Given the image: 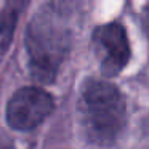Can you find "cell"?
Masks as SVG:
<instances>
[{
    "label": "cell",
    "instance_id": "277c9868",
    "mask_svg": "<svg viewBox=\"0 0 149 149\" xmlns=\"http://www.w3.org/2000/svg\"><path fill=\"white\" fill-rule=\"evenodd\" d=\"M93 45L106 77L117 75L130 59V43L125 27L117 23H107L93 32Z\"/></svg>",
    "mask_w": 149,
    "mask_h": 149
},
{
    "label": "cell",
    "instance_id": "5b68a950",
    "mask_svg": "<svg viewBox=\"0 0 149 149\" xmlns=\"http://www.w3.org/2000/svg\"><path fill=\"white\" fill-rule=\"evenodd\" d=\"M18 19V10H16V5L10 3L7 5L2 15H0V48L7 50L8 45L11 42V37H13L15 32V24H16Z\"/></svg>",
    "mask_w": 149,
    "mask_h": 149
},
{
    "label": "cell",
    "instance_id": "6da1fadb",
    "mask_svg": "<svg viewBox=\"0 0 149 149\" xmlns=\"http://www.w3.org/2000/svg\"><path fill=\"white\" fill-rule=\"evenodd\" d=\"M26 47L34 79L42 84H50L69 52L71 32L58 13L47 8L31 21L26 34Z\"/></svg>",
    "mask_w": 149,
    "mask_h": 149
},
{
    "label": "cell",
    "instance_id": "3957f363",
    "mask_svg": "<svg viewBox=\"0 0 149 149\" xmlns=\"http://www.w3.org/2000/svg\"><path fill=\"white\" fill-rule=\"evenodd\" d=\"M53 107V98L45 90L21 88L7 106V120L16 130H32L52 114Z\"/></svg>",
    "mask_w": 149,
    "mask_h": 149
},
{
    "label": "cell",
    "instance_id": "8992f818",
    "mask_svg": "<svg viewBox=\"0 0 149 149\" xmlns=\"http://www.w3.org/2000/svg\"><path fill=\"white\" fill-rule=\"evenodd\" d=\"M0 149H15L8 138H0Z\"/></svg>",
    "mask_w": 149,
    "mask_h": 149
},
{
    "label": "cell",
    "instance_id": "7a4b0ae2",
    "mask_svg": "<svg viewBox=\"0 0 149 149\" xmlns=\"http://www.w3.org/2000/svg\"><path fill=\"white\" fill-rule=\"evenodd\" d=\"M80 112L91 141L109 144L125 125V101L116 85L106 80H87L82 87Z\"/></svg>",
    "mask_w": 149,
    "mask_h": 149
}]
</instances>
